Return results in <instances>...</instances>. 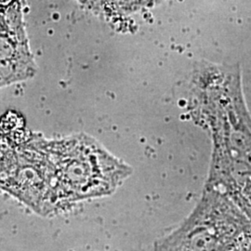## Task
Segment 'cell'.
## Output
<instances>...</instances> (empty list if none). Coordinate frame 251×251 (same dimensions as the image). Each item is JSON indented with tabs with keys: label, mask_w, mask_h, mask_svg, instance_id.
Segmentation results:
<instances>
[{
	"label": "cell",
	"mask_w": 251,
	"mask_h": 251,
	"mask_svg": "<svg viewBox=\"0 0 251 251\" xmlns=\"http://www.w3.org/2000/svg\"><path fill=\"white\" fill-rule=\"evenodd\" d=\"M36 62L17 22L0 18V89L35 75Z\"/></svg>",
	"instance_id": "cell-1"
},
{
	"label": "cell",
	"mask_w": 251,
	"mask_h": 251,
	"mask_svg": "<svg viewBox=\"0 0 251 251\" xmlns=\"http://www.w3.org/2000/svg\"><path fill=\"white\" fill-rule=\"evenodd\" d=\"M14 0H0V8H7Z\"/></svg>",
	"instance_id": "cell-2"
}]
</instances>
